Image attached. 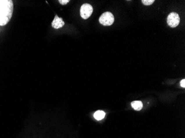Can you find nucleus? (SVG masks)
Returning <instances> with one entry per match:
<instances>
[{"label":"nucleus","instance_id":"1","mask_svg":"<svg viewBox=\"0 0 185 138\" xmlns=\"http://www.w3.org/2000/svg\"><path fill=\"white\" fill-rule=\"evenodd\" d=\"M13 4L11 0H0V25H6L12 17Z\"/></svg>","mask_w":185,"mask_h":138},{"label":"nucleus","instance_id":"2","mask_svg":"<svg viewBox=\"0 0 185 138\" xmlns=\"http://www.w3.org/2000/svg\"><path fill=\"white\" fill-rule=\"evenodd\" d=\"M100 24L105 26L112 25L114 22V17L113 14L110 12H106L102 14L99 18Z\"/></svg>","mask_w":185,"mask_h":138},{"label":"nucleus","instance_id":"3","mask_svg":"<svg viewBox=\"0 0 185 138\" xmlns=\"http://www.w3.org/2000/svg\"><path fill=\"white\" fill-rule=\"evenodd\" d=\"M180 18L179 15L176 12H171L167 17V22L168 25L171 28L176 27L179 23Z\"/></svg>","mask_w":185,"mask_h":138},{"label":"nucleus","instance_id":"4","mask_svg":"<svg viewBox=\"0 0 185 138\" xmlns=\"http://www.w3.org/2000/svg\"><path fill=\"white\" fill-rule=\"evenodd\" d=\"M93 11L92 6L88 3H84L81 6L80 13L82 18L84 19H87L91 15Z\"/></svg>","mask_w":185,"mask_h":138},{"label":"nucleus","instance_id":"5","mask_svg":"<svg viewBox=\"0 0 185 138\" xmlns=\"http://www.w3.org/2000/svg\"><path fill=\"white\" fill-rule=\"evenodd\" d=\"M64 25V22L62 18H60L57 15H56L52 23V26L55 29H59L62 28Z\"/></svg>","mask_w":185,"mask_h":138},{"label":"nucleus","instance_id":"6","mask_svg":"<svg viewBox=\"0 0 185 138\" xmlns=\"http://www.w3.org/2000/svg\"><path fill=\"white\" fill-rule=\"evenodd\" d=\"M132 106L134 109L136 111H140L143 107V103L140 101H135L132 102Z\"/></svg>","mask_w":185,"mask_h":138},{"label":"nucleus","instance_id":"7","mask_svg":"<svg viewBox=\"0 0 185 138\" xmlns=\"http://www.w3.org/2000/svg\"><path fill=\"white\" fill-rule=\"evenodd\" d=\"M105 115V113L104 112L102 111H98L94 114V118L98 120H100L103 119Z\"/></svg>","mask_w":185,"mask_h":138},{"label":"nucleus","instance_id":"8","mask_svg":"<svg viewBox=\"0 0 185 138\" xmlns=\"http://www.w3.org/2000/svg\"><path fill=\"white\" fill-rule=\"evenodd\" d=\"M141 2L144 5L150 6L152 5L155 2V1L154 0H143Z\"/></svg>","mask_w":185,"mask_h":138},{"label":"nucleus","instance_id":"9","mask_svg":"<svg viewBox=\"0 0 185 138\" xmlns=\"http://www.w3.org/2000/svg\"><path fill=\"white\" fill-rule=\"evenodd\" d=\"M59 2L62 5H66L69 2V0H59Z\"/></svg>","mask_w":185,"mask_h":138},{"label":"nucleus","instance_id":"10","mask_svg":"<svg viewBox=\"0 0 185 138\" xmlns=\"http://www.w3.org/2000/svg\"><path fill=\"white\" fill-rule=\"evenodd\" d=\"M180 84H181V86L182 87H184V88H185V79H183L182 80H181V82H180Z\"/></svg>","mask_w":185,"mask_h":138}]
</instances>
